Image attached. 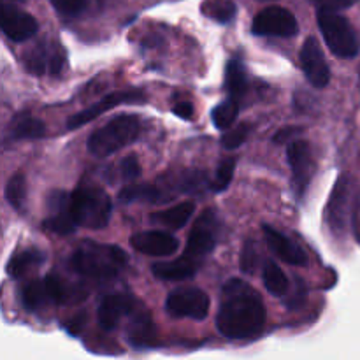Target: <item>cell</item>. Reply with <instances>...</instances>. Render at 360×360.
<instances>
[{
  "label": "cell",
  "instance_id": "1",
  "mask_svg": "<svg viewBox=\"0 0 360 360\" xmlns=\"http://www.w3.org/2000/svg\"><path fill=\"white\" fill-rule=\"evenodd\" d=\"M266 308L259 292L246 281L232 278L221 288L217 327L229 340H250L262 333Z\"/></svg>",
  "mask_w": 360,
  "mask_h": 360
},
{
  "label": "cell",
  "instance_id": "2",
  "mask_svg": "<svg viewBox=\"0 0 360 360\" xmlns=\"http://www.w3.org/2000/svg\"><path fill=\"white\" fill-rule=\"evenodd\" d=\"M127 255L120 246L86 241L74 252L70 267L90 280H112L122 273Z\"/></svg>",
  "mask_w": 360,
  "mask_h": 360
},
{
  "label": "cell",
  "instance_id": "3",
  "mask_svg": "<svg viewBox=\"0 0 360 360\" xmlns=\"http://www.w3.org/2000/svg\"><path fill=\"white\" fill-rule=\"evenodd\" d=\"M70 210L77 227L98 231L111 220L112 204L101 186L81 185L70 193Z\"/></svg>",
  "mask_w": 360,
  "mask_h": 360
},
{
  "label": "cell",
  "instance_id": "4",
  "mask_svg": "<svg viewBox=\"0 0 360 360\" xmlns=\"http://www.w3.org/2000/svg\"><path fill=\"white\" fill-rule=\"evenodd\" d=\"M141 134V122L134 115H122L112 118L104 127L88 137L86 148L95 157H109L136 143Z\"/></svg>",
  "mask_w": 360,
  "mask_h": 360
},
{
  "label": "cell",
  "instance_id": "5",
  "mask_svg": "<svg viewBox=\"0 0 360 360\" xmlns=\"http://www.w3.org/2000/svg\"><path fill=\"white\" fill-rule=\"evenodd\" d=\"M319 28L330 51L340 58H354L360 51V39L350 21L333 11H319Z\"/></svg>",
  "mask_w": 360,
  "mask_h": 360
},
{
  "label": "cell",
  "instance_id": "6",
  "mask_svg": "<svg viewBox=\"0 0 360 360\" xmlns=\"http://www.w3.org/2000/svg\"><path fill=\"white\" fill-rule=\"evenodd\" d=\"M25 70L34 76H58L65 65V51L55 41H41L23 55Z\"/></svg>",
  "mask_w": 360,
  "mask_h": 360
},
{
  "label": "cell",
  "instance_id": "7",
  "mask_svg": "<svg viewBox=\"0 0 360 360\" xmlns=\"http://www.w3.org/2000/svg\"><path fill=\"white\" fill-rule=\"evenodd\" d=\"M218 231H220V221H218L217 211L207 207L206 211L199 214L197 221L193 224L188 241H186L185 257L199 262L200 259L210 255L214 246H217Z\"/></svg>",
  "mask_w": 360,
  "mask_h": 360
},
{
  "label": "cell",
  "instance_id": "8",
  "mask_svg": "<svg viewBox=\"0 0 360 360\" xmlns=\"http://www.w3.org/2000/svg\"><path fill=\"white\" fill-rule=\"evenodd\" d=\"M165 309L174 319L204 320L210 313V297L200 288H178L169 294L167 301H165Z\"/></svg>",
  "mask_w": 360,
  "mask_h": 360
},
{
  "label": "cell",
  "instance_id": "9",
  "mask_svg": "<svg viewBox=\"0 0 360 360\" xmlns=\"http://www.w3.org/2000/svg\"><path fill=\"white\" fill-rule=\"evenodd\" d=\"M288 165L292 169V188L297 199H302L316 172V162L311 146L306 141H292L287 148Z\"/></svg>",
  "mask_w": 360,
  "mask_h": 360
},
{
  "label": "cell",
  "instance_id": "10",
  "mask_svg": "<svg viewBox=\"0 0 360 360\" xmlns=\"http://www.w3.org/2000/svg\"><path fill=\"white\" fill-rule=\"evenodd\" d=\"M352 210H354V183L348 176H341L330 193L326 214L327 224L334 234H343L347 231Z\"/></svg>",
  "mask_w": 360,
  "mask_h": 360
},
{
  "label": "cell",
  "instance_id": "11",
  "mask_svg": "<svg viewBox=\"0 0 360 360\" xmlns=\"http://www.w3.org/2000/svg\"><path fill=\"white\" fill-rule=\"evenodd\" d=\"M252 32L264 37H294L299 34V23L290 11L273 6L257 14Z\"/></svg>",
  "mask_w": 360,
  "mask_h": 360
},
{
  "label": "cell",
  "instance_id": "12",
  "mask_svg": "<svg viewBox=\"0 0 360 360\" xmlns=\"http://www.w3.org/2000/svg\"><path fill=\"white\" fill-rule=\"evenodd\" d=\"M46 210H48V214L42 220V227L46 231L58 236H69L76 231L77 224L70 210V193L62 192V190L49 192L46 199Z\"/></svg>",
  "mask_w": 360,
  "mask_h": 360
},
{
  "label": "cell",
  "instance_id": "13",
  "mask_svg": "<svg viewBox=\"0 0 360 360\" xmlns=\"http://www.w3.org/2000/svg\"><path fill=\"white\" fill-rule=\"evenodd\" d=\"M141 102H144V94H143V91H139V90L112 91V94L102 97L101 101L95 102V104L90 105V108L83 109V111H79V112H76L74 116H70V118L67 120V127H69L70 130L79 129V127H83L84 123L91 122V120H95L97 116L104 115L105 111L116 108V105L141 104Z\"/></svg>",
  "mask_w": 360,
  "mask_h": 360
},
{
  "label": "cell",
  "instance_id": "14",
  "mask_svg": "<svg viewBox=\"0 0 360 360\" xmlns=\"http://www.w3.org/2000/svg\"><path fill=\"white\" fill-rule=\"evenodd\" d=\"M301 67L306 79L315 88H326L330 81V69L322 46L315 37H308L301 48Z\"/></svg>",
  "mask_w": 360,
  "mask_h": 360
},
{
  "label": "cell",
  "instance_id": "15",
  "mask_svg": "<svg viewBox=\"0 0 360 360\" xmlns=\"http://www.w3.org/2000/svg\"><path fill=\"white\" fill-rule=\"evenodd\" d=\"M2 30L6 37L14 42H23L34 37L39 25L32 14L25 13L13 4H4L2 7Z\"/></svg>",
  "mask_w": 360,
  "mask_h": 360
},
{
  "label": "cell",
  "instance_id": "16",
  "mask_svg": "<svg viewBox=\"0 0 360 360\" xmlns=\"http://www.w3.org/2000/svg\"><path fill=\"white\" fill-rule=\"evenodd\" d=\"M136 301L130 295L125 294H108L102 297L101 304H98L97 320L98 326L104 330H112L118 327L123 316H130L136 311Z\"/></svg>",
  "mask_w": 360,
  "mask_h": 360
},
{
  "label": "cell",
  "instance_id": "17",
  "mask_svg": "<svg viewBox=\"0 0 360 360\" xmlns=\"http://www.w3.org/2000/svg\"><path fill=\"white\" fill-rule=\"evenodd\" d=\"M130 245L137 252L150 257H169L178 252L179 241L172 234L164 231H146L132 236Z\"/></svg>",
  "mask_w": 360,
  "mask_h": 360
},
{
  "label": "cell",
  "instance_id": "18",
  "mask_svg": "<svg viewBox=\"0 0 360 360\" xmlns=\"http://www.w3.org/2000/svg\"><path fill=\"white\" fill-rule=\"evenodd\" d=\"M262 232L269 248L273 250L274 255L280 257L283 262L290 264V266H304V264L308 262L306 253L302 252L301 246H299L297 243L292 241L290 238H287L285 234H281L280 231H276V229L271 227V225H264Z\"/></svg>",
  "mask_w": 360,
  "mask_h": 360
},
{
  "label": "cell",
  "instance_id": "19",
  "mask_svg": "<svg viewBox=\"0 0 360 360\" xmlns=\"http://www.w3.org/2000/svg\"><path fill=\"white\" fill-rule=\"evenodd\" d=\"M129 341L136 348H150L157 343V329H155L153 319L144 309H136L130 315L129 329Z\"/></svg>",
  "mask_w": 360,
  "mask_h": 360
},
{
  "label": "cell",
  "instance_id": "20",
  "mask_svg": "<svg viewBox=\"0 0 360 360\" xmlns=\"http://www.w3.org/2000/svg\"><path fill=\"white\" fill-rule=\"evenodd\" d=\"M197 269H199V262L188 259V257H178L169 262H157L151 267V273L158 278V280L165 281H181L190 280L195 276Z\"/></svg>",
  "mask_w": 360,
  "mask_h": 360
},
{
  "label": "cell",
  "instance_id": "21",
  "mask_svg": "<svg viewBox=\"0 0 360 360\" xmlns=\"http://www.w3.org/2000/svg\"><path fill=\"white\" fill-rule=\"evenodd\" d=\"M118 199L120 202L160 204L172 199V197L158 185H151V183H132V185H127L118 193Z\"/></svg>",
  "mask_w": 360,
  "mask_h": 360
},
{
  "label": "cell",
  "instance_id": "22",
  "mask_svg": "<svg viewBox=\"0 0 360 360\" xmlns=\"http://www.w3.org/2000/svg\"><path fill=\"white\" fill-rule=\"evenodd\" d=\"M193 211H195V204L192 200H186V202L178 204V206H172L169 210L157 211L150 217L151 221L162 225V227H167L171 231H178V229H183L188 220L192 218Z\"/></svg>",
  "mask_w": 360,
  "mask_h": 360
},
{
  "label": "cell",
  "instance_id": "23",
  "mask_svg": "<svg viewBox=\"0 0 360 360\" xmlns=\"http://www.w3.org/2000/svg\"><path fill=\"white\" fill-rule=\"evenodd\" d=\"M46 134V125L41 120L30 115H21L11 122L6 137L9 141H25V139H41Z\"/></svg>",
  "mask_w": 360,
  "mask_h": 360
},
{
  "label": "cell",
  "instance_id": "24",
  "mask_svg": "<svg viewBox=\"0 0 360 360\" xmlns=\"http://www.w3.org/2000/svg\"><path fill=\"white\" fill-rule=\"evenodd\" d=\"M165 185L171 186L174 193H197L202 192L207 186V176L199 169H185L178 174L169 176V181Z\"/></svg>",
  "mask_w": 360,
  "mask_h": 360
},
{
  "label": "cell",
  "instance_id": "25",
  "mask_svg": "<svg viewBox=\"0 0 360 360\" xmlns=\"http://www.w3.org/2000/svg\"><path fill=\"white\" fill-rule=\"evenodd\" d=\"M225 88L229 91L231 101L239 102L245 97L248 90V77H246L245 63L239 58L229 60L227 69H225Z\"/></svg>",
  "mask_w": 360,
  "mask_h": 360
},
{
  "label": "cell",
  "instance_id": "26",
  "mask_svg": "<svg viewBox=\"0 0 360 360\" xmlns=\"http://www.w3.org/2000/svg\"><path fill=\"white\" fill-rule=\"evenodd\" d=\"M44 253L37 248L23 250V252L16 253L11 257L9 264H7V274L11 278H23L25 274L30 273L32 269L41 266L44 262Z\"/></svg>",
  "mask_w": 360,
  "mask_h": 360
},
{
  "label": "cell",
  "instance_id": "27",
  "mask_svg": "<svg viewBox=\"0 0 360 360\" xmlns=\"http://www.w3.org/2000/svg\"><path fill=\"white\" fill-rule=\"evenodd\" d=\"M21 302H23L25 309H35L44 308L46 304L51 302L48 294V288H46L44 280H32L21 287Z\"/></svg>",
  "mask_w": 360,
  "mask_h": 360
},
{
  "label": "cell",
  "instance_id": "28",
  "mask_svg": "<svg viewBox=\"0 0 360 360\" xmlns=\"http://www.w3.org/2000/svg\"><path fill=\"white\" fill-rule=\"evenodd\" d=\"M262 281H264V287L269 294L276 295H285L288 290V280H287V274L281 271V267L278 266L276 262L273 260H267L266 264L262 266Z\"/></svg>",
  "mask_w": 360,
  "mask_h": 360
},
{
  "label": "cell",
  "instance_id": "29",
  "mask_svg": "<svg viewBox=\"0 0 360 360\" xmlns=\"http://www.w3.org/2000/svg\"><path fill=\"white\" fill-rule=\"evenodd\" d=\"M202 14L218 21V23H229L236 16V4L234 0H204Z\"/></svg>",
  "mask_w": 360,
  "mask_h": 360
},
{
  "label": "cell",
  "instance_id": "30",
  "mask_svg": "<svg viewBox=\"0 0 360 360\" xmlns=\"http://www.w3.org/2000/svg\"><path fill=\"white\" fill-rule=\"evenodd\" d=\"M238 111L239 102L231 101V98L221 102V104H218L217 108L213 109V112H211L214 127H217L218 130H225V132H227V130L232 129V125H234L236 118H238Z\"/></svg>",
  "mask_w": 360,
  "mask_h": 360
},
{
  "label": "cell",
  "instance_id": "31",
  "mask_svg": "<svg viewBox=\"0 0 360 360\" xmlns=\"http://www.w3.org/2000/svg\"><path fill=\"white\" fill-rule=\"evenodd\" d=\"M25 195H27V181H25V176L18 172V174L11 176V179L7 181L6 199L14 210L21 211L25 204Z\"/></svg>",
  "mask_w": 360,
  "mask_h": 360
},
{
  "label": "cell",
  "instance_id": "32",
  "mask_svg": "<svg viewBox=\"0 0 360 360\" xmlns=\"http://www.w3.org/2000/svg\"><path fill=\"white\" fill-rule=\"evenodd\" d=\"M234 171H236V158H224V160L218 164L217 172L213 176V181H211V188L214 192H224L225 188H229L231 185L232 178H234Z\"/></svg>",
  "mask_w": 360,
  "mask_h": 360
},
{
  "label": "cell",
  "instance_id": "33",
  "mask_svg": "<svg viewBox=\"0 0 360 360\" xmlns=\"http://www.w3.org/2000/svg\"><path fill=\"white\" fill-rule=\"evenodd\" d=\"M250 130H252L250 123H239V125L232 127L221 137V146L227 148V150H236L241 144H245V141L250 136Z\"/></svg>",
  "mask_w": 360,
  "mask_h": 360
},
{
  "label": "cell",
  "instance_id": "34",
  "mask_svg": "<svg viewBox=\"0 0 360 360\" xmlns=\"http://www.w3.org/2000/svg\"><path fill=\"white\" fill-rule=\"evenodd\" d=\"M44 283L46 288H48L49 299H51L53 304H63V302L69 301V290H67L62 278H58L56 274H48V276L44 278Z\"/></svg>",
  "mask_w": 360,
  "mask_h": 360
},
{
  "label": "cell",
  "instance_id": "35",
  "mask_svg": "<svg viewBox=\"0 0 360 360\" xmlns=\"http://www.w3.org/2000/svg\"><path fill=\"white\" fill-rule=\"evenodd\" d=\"M49 2L58 14L65 18H74L86 9L90 0H49Z\"/></svg>",
  "mask_w": 360,
  "mask_h": 360
},
{
  "label": "cell",
  "instance_id": "36",
  "mask_svg": "<svg viewBox=\"0 0 360 360\" xmlns=\"http://www.w3.org/2000/svg\"><path fill=\"white\" fill-rule=\"evenodd\" d=\"M120 178L123 179V181H134V179H137L141 176V165L139 162H137V158L134 157V155H130V157L123 158L122 162H120Z\"/></svg>",
  "mask_w": 360,
  "mask_h": 360
},
{
  "label": "cell",
  "instance_id": "37",
  "mask_svg": "<svg viewBox=\"0 0 360 360\" xmlns=\"http://www.w3.org/2000/svg\"><path fill=\"white\" fill-rule=\"evenodd\" d=\"M257 266H259V252H257L253 243H246L241 253V269L245 271V273L252 274L255 273Z\"/></svg>",
  "mask_w": 360,
  "mask_h": 360
},
{
  "label": "cell",
  "instance_id": "38",
  "mask_svg": "<svg viewBox=\"0 0 360 360\" xmlns=\"http://www.w3.org/2000/svg\"><path fill=\"white\" fill-rule=\"evenodd\" d=\"M315 6H319L320 11H333V13H336V11L340 9H348V7L354 6L357 0H311Z\"/></svg>",
  "mask_w": 360,
  "mask_h": 360
},
{
  "label": "cell",
  "instance_id": "39",
  "mask_svg": "<svg viewBox=\"0 0 360 360\" xmlns=\"http://www.w3.org/2000/svg\"><path fill=\"white\" fill-rule=\"evenodd\" d=\"M172 111L176 116L183 120H192L193 118V104L188 101H179L172 105Z\"/></svg>",
  "mask_w": 360,
  "mask_h": 360
},
{
  "label": "cell",
  "instance_id": "40",
  "mask_svg": "<svg viewBox=\"0 0 360 360\" xmlns=\"http://www.w3.org/2000/svg\"><path fill=\"white\" fill-rule=\"evenodd\" d=\"M301 132H302V129H297V127H285V129L278 130L276 132V136H274V143L280 144V143H285V141H288V139H295V136Z\"/></svg>",
  "mask_w": 360,
  "mask_h": 360
},
{
  "label": "cell",
  "instance_id": "41",
  "mask_svg": "<svg viewBox=\"0 0 360 360\" xmlns=\"http://www.w3.org/2000/svg\"><path fill=\"white\" fill-rule=\"evenodd\" d=\"M84 319H86V316H83V315H77L76 319H72V322H70V326H69V330H72V333H77V327L83 326Z\"/></svg>",
  "mask_w": 360,
  "mask_h": 360
},
{
  "label": "cell",
  "instance_id": "42",
  "mask_svg": "<svg viewBox=\"0 0 360 360\" xmlns=\"http://www.w3.org/2000/svg\"><path fill=\"white\" fill-rule=\"evenodd\" d=\"M359 83H360V70H359Z\"/></svg>",
  "mask_w": 360,
  "mask_h": 360
}]
</instances>
